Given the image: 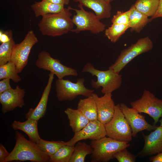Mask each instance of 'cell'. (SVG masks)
Here are the masks:
<instances>
[{
    "mask_svg": "<svg viewBox=\"0 0 162 162\" xmlns=\"http://www.w3.org/2000/svg\"><path fill=\"white\" fill-rule=\"evenodd\" d=\"M15 135V145L4 162L13 161L50 162V157L40 149L36 143L27 140L18 130L16 131Z\"/></svg>",
    "mask_w": 162,
    "mask_h": 162,
    "instance_id": "6da1fadb",
    "label": "cell"
},
{
    "mask_svg": "<svg viewBox=\"0 0 162 162\" xmlns=\"http://www.w3.org/2000/svg\"><path fill=\"white\" fill-rule=\"evenodd\" d=\"M70 6L61 12L46 14L38 24L39 30L43 35L59 36L67 33L74 28V24Z\"/></svg>",
    "mask_w": 162,
    "mask_h": 162,
    "instance_id": "7a4b0ae2",
    "label": "cell"
},
{
    "mask_svg": "<svg viewBox=\"0 0 162 162\" xmlns=\"http://www.w3.org/2000/svg\"><path fill=\"white\" fill-rule=\"evenodd\" d=\"M82 72L90 73L92 76L97 77L95 81L92 79L91 84L95 89L102 87V93H112L121 86L122 82V76L119 74L109 68L106 70H101L96 69L92 64L88 63L83 68Z\"/></svg>",
    "mask_w": 162,
    "mask_h": 162,
    "instance_id": "3957f363",
    "label": "cell"
},
{
    "mask_svg": "<svg viewBox=\"0 0 162 162\" xmlns=\"http://www.w3.org/2000/svg\"><path fill=\"white\" fill-rule=\"evenodd\" d=\"M93 149L92 162H107L114 158L117 152L129 146V142L118 141L105 136L99 140H92L90 144Z\"/></svg>",
    "mask_w": 162,
    "mask_h": 162,
    "instance_id": "277c9868",
    "label": "cell"
},
{
    "mask_svg": "<svg viewBox=\"0 0 162 162\" xmlns=\"http://www.w3.org/2000/svg\"><path fill=\"white\" fill-rule=\"evenodd\" d=\"M78 9L72 8L76 14L72 18V22L76 28L71 32L79 33L82 31H88L91 33L97 34L105 31L106 26L95 13L85 10L83 6L79 4Z\"/></svg>",
    "mask_w": 162,
    "mask_h": 162,
    "instance_id": "5b68a950",
    "label": "cell"
},
{
    "mask_svg": "<svg viewBox=\"0 0 162 162\" xmlns=\"http://www.w3.org/2000/svg\"><path fill=\"white\" fill-rule=\"evenodd\" d=\"M104 125L108 137L122 142L132 140L131 129L121 110L120 104L115 105L112 118Z\"/></svg>",
    "mask_w": 162,
    "mask_h": 162,
    "instance_id": "8992f818",
    "label": "cell"
},
{
    "mask_svg": "<svg viewBox=\"0 0 162 162\" xmlns=\"http://www.w3.org/2000/svg\"><path fill=\"white\" fill-rule=\"evenodd\" d=\"M153 44L148 37L141 38L135 43L122 51L114 63L109 69L119 74L121 71L138 56L151 50Z\"/></svg>",
    "mask_w": 162,
    "mask_h": 162,
    "instance_id": "52a82bcc",
    "label": "cell"
},
{
    "mask_svg": "<svg viewBox=\"0 0 162 162\" xmlns=\"http://www.w3.org/2000/svg\"><path fill=\"white\" fill-rule=\"evenodd\" d=\"M84 78L78 79L74 83L68 80L58 79L56 82V96L59 101H71L81 95L86 97L92 96L94 90L86 88Z\"/></svg>",
    "mask_w": 162,
    "mask_h": 162,
    "instance_id": "ba28073f",
    "label": "cell"
},
{
    "mask_svg": "<svg viewBox=\"0 0 162 162\" xmlns=\"http://www.w3.org/2000/svg\"><path fill=\"white\" fill-rule=\"evenodd\" d=\"M132 108L140 113L147 114L154 120L155 125L162 116V100L149 90H145L141 97L130 103Z\"/></svg>",
    "mask_w": 162,
    "mask_h": 162,
    "instance_id": "9c48e42d",
    "label": "cell"
},
{
    "mask_svg": "<svg viewBox=\"0 0 162 162\" xmlns=\"http://www.w3.org/2000/svg\"><path fill=\"white\" fill-rule=\"evenodd\" d=\"M38 41L34 31L31 30L28 32L21 42L15 44L11 61L15 64L18 73H21L27 65L31 49Z\"/></svg>",
    "mask_w": 162,
    "mask_h": 162,
    "instance_id": "30bf717a",
    "label": "cell"
},
{
    "mask_svg": "<svg viewBox=\"0 0 162 162\" xmlns=\"http://www.w3.org/2000/svg\"><path fill=\"white\" fill-rule=\"evenodd\" d=\"M35 64L39 68L53 74L58 79H63L68 76H76L78 74L76 70L63 65L59 60L53 58L45 51H42L38 54Z\"/></svg>",
    "mask_w": 162,
    "mask_h": 162,
    "instance_id": "8fae6325",
    "label": "cell"
},
{
    "mask_svg": "<svg viewBox=\"0 0 162 162\" xmlns=\"http://www.w3.org/2000/svg\"><path fill=\"white\" fill-rule=\"evenodd\" d=\"M106 136L104 124L98 120L90 121L83 128L74 133L73 137L67 142V145L74 146L76 143L82 140H96Z\"/></svg>",
    "mask_w": 162,
    "mask_h": 162,
    "instance_id": "7c38bea8",
    "label": "cell"
},
{
    "mask_svg": "<svg viewBox=\"0 0 162 162\" xmlns=\"http://www.w3.org/2000/svg\"><path fill=\"white\" fill-rule=\"evenodd\" d=\"M120 107L125 118L131 129L133 137H137V134L144 130L151 131L157 127L155 125L148 123L144 116L140 114L134 109L128 107L124 103L120 104Z\"/></svg>",
    "mask_w": 162,
    "mask_h": 162,
    "instance_id": "4fadbf2b",
    "label": "cell"
},
{
    "mask_svg": "<svg viewBox=\"0 0 162 162\" xmlns=\"http://www.w3.org/2000/svg\"><path fill=\"white\" fill-rule=\"evenodd\" d=\"M25 91L17 85L0 94V102L2 105L1 111L5 114L14 110L16 107L22 108L25 104L24 100Z\"/></svg>",
    "mask_w": 162,
    "mask_h": 162,
    "instance_id": "5bb4252c",
    "label": "cell"
},
{
    "mask_svg": "<svg viewBox=\"0 0 162 162\" xmlns=\"http://www.w3.org/2000/svg\"><path fill=\"white\" fill-rule=\"evenodd\" d=\"M144 144L137 156L144 157L162 152V127H157L148 135L142 134Z\"/></svg>",
    "mask_w": 162,
    "mask_h": 162,
    "instance_id": "9a60e30c",
    "label": "cell"
},
{
    "mask_svg": "<svg viewBox=\"0 0 162 162\" xmlns=\"http://www.w3.org/2000/svg\"><path fill=\"white\" fill-rule=\"evenodd\" d=\"M92 96L96 103L98 120L104 124L112 118L115 112V105L112 98V93H106L101 97L93 93Z\"/></svg>",
    "mask_w": 162,
    "mask_h": 162,
    "instance_id": "2e32d148",
    "label": "cell"
},
{
    "mask_svg": "<svg viewBox=\"0 0 162 162\" xmlns=\"http://www.w3.org/2000/svg\"><path fill=\"white\" fill-rule=\"evenodd\" d=\"M54 75L50 72L49 74L47 83L43 92L40 99L35 108H30L26 114L25 118L26 119H31L38 121L45 115Z\"/></svg>",
    "mask_w": 162,
    "mask_h": 162,
    "instance_id": "e0dca14e",
    "label": "cell"
},
{
    "mask_svg": "<svg viewBox=\"0 0 162 162\" xmlns=\"http://www.w3.org/2000/svg\"><path fill=\"white\" fill-rule=\"evenodd\" d=\"M75 2L92 10L101 20L111 17L112 6L105 0H73Z\"/></svg>",
    "mask_w": 162,
    "mask_h": 162,
    "instance_id": "ac0fdd59",
    "label": "cell"
},
{
    "mask_svg": "<svg viewBox=\"0 0 162 162\" xmlns=\"http://www.w3.org/2000/svg\"><path fill=\"white\" fill-rule=\"evenodd\" d=\"M38 121L31 119H27L24 122L15 120L11 126L14 130H19L24 132L30 140L37 144L41 139L38 132Z\"/></svg>",
    "mask_w": 162,
    "mask_h": 162,
    "instance_id": "d6986e66",
    "label": "cell"
},
{
    "mask_svg": "<svg viewBox=\"0 0 162 162\" xmlns=\"http://www.w3.org/2000/svg\"><path fill=\"white\" fill-rule=\"evenodd\" d=\"M64 112L69 120V126L74 133L80 131L90 121L78 109L75 110L68 107Z\"/></svg>",
    "mask_w": 162,
    "mask_h": 162,
    "instance_id": "ffe728a7",
    "label": "cell"
},
{
    "mask_svg": "<svg viewBox=\"0 0 162 162\" xmlns=\"http://www.w3.org/2000/svg\"><path fill=\"white\" fill-rule=\"evenodd\" d=\"M129 26L131 32L139 33L143 28L150 22L147 16L137 10L133 4L129 9Z\"/></svg>",
    "mask_w": 162,
    "mask_h": 162,
    "instance_id": "44dd1931",
    "label": "cell"
},
{
    "mask_svg": "<svg viewBox=\"0 0 162 162\" xmlns=\"http://www.w3.org/2000/svg\"><path fill=\"white\" fill-rule=\"evenodd\" d=\"M64 5L56 4L44 0L36 2L31 5L32 9L36 17L60 12L64 9Z\"/></svg>",
    "mask_w": 162,
    "mask_h": 162,
    "instance_id": "7402d4cb",
    "label": "cell"
},
{
    "mask_svg": "<svg viewBox=\"0 0 162 162\" xmlns=\"http://www.w3.org/2000/svg\"><path fill=\"white\" fill-rule=\"evenodd\" d=\"M77 109L80 110L89 121L98 120L97 106L92 96L80 99L78 102Z\"/></svg>",
    "mask_w": 162,
    "mask_h": 162,
    "instance_id": "603a6c76",
    "label": "cell"
},
{
    "mask_svg": "<svg viewBox=\"0 0 162 162\" xmlns=\"http://www.w3.org/2000/svg\"><path fill=\"white\" fill-rule=\"evenodd\" d=\"M93 149L86 142L78 141L74 146V149L69 162H84L86 156L92 154Z\"/></svg>",
    "mask_w": 162,
    "mask_h": 162,
    "instance_id": "cb8c5ba5",
    "label": "cell"
},
{
    "mask_svg": "<svg viewBox=\"0 0 162 162\" xmlns=\"http://www.w3.org/2000/svg\"><path fill=\"white\" fill-rule=\"evenodd\" d=\"M138 11L148 17H152L158 10L159 0H137L133 4Z\"/></svg>",
    "mask_w": 162,
    "mask_h": 162,
    "instance_id": "d4e9b609",
    "label": "cell"
},
{
    "mask_svg": "<svg viewBox=\"0 0 162 162\" xmlns=\"http://www.w3.org/2000/svg\"><path fill=\"white\" fill-rule=\"evenodd\" d=\"M18 74L15 64L11 61L0 66V80L8 78L17 83L22 79Z\"/></svg>",
    "mask_w": 162,
    "mask_h": 162,
    "instance_id": "484cf974",
    "label": "cell"
},
{
    "mask_svg": "<svg viewBox=\"0 0 162 162\" xmlns=\"http://www.w3.org/2000/svg\"><path fill=\"white\" fill-rule=\"evenodd\" d=\"M36 144L40 149L46 152L50 157L62 146L67 145V142L49 141L41 138Z\"/></svg>",
    "mask_w": 162,
    "mask_h": 162,
    "instance_id": "4316f807",
    "label": "cell"
},
{
    "mask_svg": "<svg viewBox=\"0 0 162 162\" xmlns=\"http://www.w3.org/2000/svg\"><path fill=\"white\" fill-rule=\"evenodd\" d=\"M129 28L128 25L112 23L105 30V35L111 42L115 43Z\"/></svg>",
    "mask_w": 162,
    "mask_h": 162,
    "instance_id": "83f0119b",
    "label": "cell"
},
{
    "mask_svg": "<svg viewBox=\"0 0 162 162\" xmlns=\"http://www.w3.org/2000/svg\"><path fill=\"white\" fill-rule=\"evenodd\" d=\"M74 146L65 145L62 146L50 157V162H69Z\"/></svg>",
    "mask_w": 162,
    "mask_h": 162,
    "instance_id": "f1b7e54d",
    "label": "cell"
},
{
    "mask_svg": "<svg viewBox=\"0 0 162 162\" xmlns=\"http://www.w3.org/2000/svg\"><path fill=\"white\" fill-rule=\"evenodd\" d=\"M15 44L13 38L8 42L1 43L0 45V66L11 61L12 54Z\"/></svg>",
    "mask_w": 162,
    "mask_h": 162,
    "instance_id": "f546056e",
    "label": "cell"
},
{
    "mask_svg": "<svg viewBox=\"0 0 162 162\" xmlns=\"http://www.w3.org/2000/svg\"><path fill=\"white\" fill-rule=\"evenodd\" d=\"M137 156L130 153L127 148L122 149L115 153L113 155L118 162H135Z\"/></svg>",
    "mask_w": 162,
    "mask_h": 162,
    "instance_id": "4dcf8cb0",
    "label": "cell"
},
{
    "mask_svg": "<svg viewBox=\"0 0 162 162\" xmlns=\"http://www.w3.org/2000/svg\"><path fill=\"white\" fill-rule=\"evenodd\" d=\"M130 10L124 12L118 11L111 20L113 24H123L129 26Z\"/></svg>",
    "mask_w": 162,
    "mask_h": 162,
    "instance_id": "1f68e13d",
    "label": "cell"
},
{
    "mask_svg": "<svg viewBox=\"0 0 162 162\" xmlns=\"http://www.w3.org/2000/svg\"><path fill=\"white\" fill-rule=\"evenodd\" d=\"M12 38V32L11 30L6 32L0 31V42L1 43L10 41Z\"/></svg>",
    "mask_w": 162,
    "mask_h": 162,
    "instance_id": "d6a6232c",
    "label": "cell"
},
{
    "mask_svg": "<svg viewBox=\"0 0 162 162\" xmlns=\"http://www.w3.org/2000/svg\"><path fill=\"white\" fill-rule=\"evenodd\" d=\"M10 79L5 78L0 81V94L12 88L10 84Z\"/></svg>",
    "mask_w": 162,
    "mask_h": 162,
    "instance_id": "836d02e7",
    "label": "cell"
},
{
    "mask_svg": "<svg viewBox=\"0 0 162 162\" xmlns=\"http://www.w3.org/2000/svg\"><path fill=\"white\" fill-rule=\"evenodd\" d=\"M10 153L7 151L5 147L2 144H0V162H4L8 157Z\"/></svg>",
    "mask_w": 162,
    "mask_h": 162,
    "instance_id": "e575fe53",
    "label": "cell"
},
{
    "mask_svg": "<svg viewBox=\"0 0 162 162\" xmlns=\"http://www.w3.org/2000/svg\"><path fill=\"white\" fill-rule=\"evenodd\" d=\"M159 5L158 9L155 14L150 19V22L153 19L158 18H162V0H159Z\"/></svg>",
    "mask_w": 162,
    "mask_h": 162,
    "instance_id": "d590c367",
    "label": "cell"
},
{
    "mask_svg": "<svg viewBox=\"0 0 162 162\" xmlns=\"http://www.w3.org/2000/svg\"><path fill=\"white\" fill-rule=\"evenodd\" d=\"M48 1L52 3L62 5L68 4L70 0H42Z\"/></svg>",
    "mask_w": 162,
    "mask_h": 162,
    "instance_id": "8d00e7d4",
    "label": "cell"
},
{
    "mask_svg": "<svg viewBox=\"0 0 162 162\" xmlns=\"http://www.w3.org/2000/svg\"><path fill=\"white\" fill-rule=\"evenodd\" d=\"M149 160L152 162H162V152L155 156L150 157Z\"/></svg>",
    "mask_w": 162,
    "mask_h": 162,
    "instance_id": "74e56055",
    "label": "cell"
},
{
    "mask_svg": "<svg viewBox=\"0 0 162 162\" xmlns=\"http://www.w3.org/2000/svg\"><path fill=\"white\" fill-rule=\"evenodd\" d=\"M105 0L109 3H111V2L114 1L115 0Z\"/></svg>",
    "mask_w": 162,
    "mask_h": 162,
    "instance_id": "f35d334b",
    "label": "cell"
},
{
    "mask_svg": "<svg viewBox=\"0 0 162 162\" xmlns=\"http://www.w3.org/2000/svg\"><path fill=\"white\" fill-rule=\"evenodd\" d=\"M161 117V119L160 120V125L162 127V116Z\"/></svg>",
    "mask_w": 162,
    "mask_h": 162,
    "instance_id": "ab89813d",
    "label": "cell"
}]
</instances>
